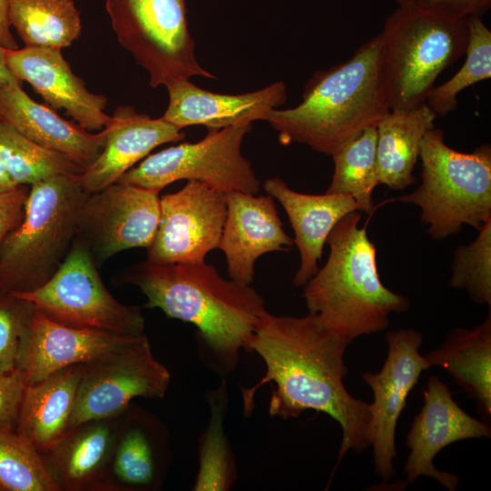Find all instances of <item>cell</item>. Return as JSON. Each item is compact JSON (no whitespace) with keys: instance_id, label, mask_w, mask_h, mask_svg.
Instances as JSON below:
<instances>
[{"instance_id":"6da1fadb","label":"cell","mask_w":491,"mask_h":491,"mask_svg":"<svg viewBox=\"0 0 491 491\" xmlns=\"http://www.w3.org/2000/svg\"><path fill=\"white\" fill-rule=\"evenodd\" d=\"M348 346L316 315L276 316L266 311L244 347L256 353L266 366L256 385L240 387L245 416L252 413L257 390L271 383V416L296 418L314 410L339 424L342 440L336 467L349 450H366L370 404L353 397L343 383L348 373L344 361Z\"/></svg>"},{"instance_id":"7a4b0ae2","label":"cell","mask_w":491,"mask_h":491,"mask_svg":"<svg viewBox=\"0 0 491 491\" xmlns=\"http://www.w3.org/2000/svg\"><path fill=\"white\" fill-rule=\"evenodd\" d=\"M124 280L145 296L147 308L190 323L197 329L198 353L221 378L237 366L239 353L267 311L250 285L225 279L205 261L155 264L145 260Z\"/></svg>"},{"instance_id":"3957f363","label":"cell","mask_w":491,"mask_h":491,"mask_svg":"<svg viewBox=\"0 0 491 491\" xmlns=\"http://www.w3.org/2000/svg\"><path fill=\"white\" fill-rule=\"evenodd\" d=\"M381 33L344 63L319 70L304 88L302 102L271 110L266 121L284 145L304 144L331 155L364 129L376 126L390 111L382 73Z\"/></svg>"},{"instance_id":"277c9868","label":"cell","mask_w":491,"mask_h":491,"mask_svg":"<svg viewBox=\"0 0 491 491\" xmlns=\"http://www.w3.org/2000/svg\"><path fill=\"white\" fill-rule=\"evenodd\" d=\"M361 215L343 217L329 234L327 261L304 286L308 314L317 316L332 333L349 345L357 337L386 329L391 313L409 308V299L385 286L376 264V249Z\"/></svg>"},{"instance_id":"5b68a950","label":"cell","mask_w":491,"mask_h":491,"mask_svg":"<svg viewBox=\"0 0 491 491\" xmlns=\"http://www.w3.org/2000/svg\"><path fill=\"white\" fill-rule=\"evenodd\" d=\"M79 177L58 175L31 185L23 221L0 249V291L35 290L58 269L76 236L80 211L90 195Z\"/></svg>"},{"instance_id":"8992f818","label":"cell","mask_w":491,"mask_h":491,"mask_svg":"<svg viewBox=\"0 0 491 491\" xmlns=\"http://www.w3.org/2000/svg\"><path fill=\"white\" fill-rule=\"evenodd\" d=\"M380 33L390 110L426 103L439 75L465 55L469 35L467 19L444 17L414 3L398 5Z\"/></svg>"},{"instance_id":"52a82bcc","label":"cell","mask_w":491,"mask_h":491,"mask_svg":"<svg viewBox=\"0 0 491 491\" xmlns=\"http://www.w3.org/2000/svg\"><path fill=\"white\" fill-rule=\"evenodd\" d=\"M421 185L397 198L420 208L434 239H445L464 225L478 230L491 219V147L483 144L465 153L449 147L445 134L429 129L422 141Z\"/></svg>"},{"instance_id":"ba28073f","label":"cell","mask_w":491,"mask_h":491,"mask_svg":"<svg viewBox=\"0 0 491 491\" xmlns=\"http://www.w3.org/2000/svg\"><path fill=\"white\" fill-rule=\"evenodd\" d=\"M105 8L117 41L147 71L152 87L217 78L196 60L185 0H106Z\"/></svg>"},{"instance_id":"9c48e42d","label":"cell","mask_w":491,"mask_h":491,"mask_svg":"<svg viewBox=\"0 0 491 491\" xmlns=\"http://www.w3.org/2000/svg\"><path fill=\"white\" fill-rule=\"evenodd\" d=\"M92 254L75 236L55 273L35 290L12 293L60 324L123 336L145 334L141 308L117 301L104 285Z\"/></svg>"},{"instance_id":"30bf717a","label":"cell","mask_w":491,"mask_h":491,"mask_svg":"<svg viewBox=\"0 0 491 491\" xmlns=\"http://www.w3.org/2000/svg\"><path fill=\"white\" fill-rule=\"evenodd\" d=\"M252 124L210 129L195 143H181L145 157L116 182L161 191L177 180L198 181L224 193L257 195L261 183L241 152Z\"/></svg>"},{"instance_id":"8fae6325","label":"cell","mask_w":491,"mask_h":491,"mask_svg":"<svg viewBox=\"0 0 491 491\" xmlns=\"http://www.w3.org/2000/svg\"><path fill=\"white\" fill-rule=\"evenodd\" d=\"M170 380L169 370L155 357L147 336H137L85 364L69 427L115 417L136 397L163 399Z\"/></svg>"},{"instance_id":"7c38bea8","label":"cell","mask_w":491,"mask_h":491,"mask_svg":"<svg viewBox=\"0 0 491 491\" xmlns=\"http://www.w3.org/2000/svg\"><path fill=\"white\" fill-rule=\"evenodd\" d=\"M160 215L159 191L115 182L88 195L80 211L76 237L95 264H102L126 249H147Z\"/></svg>"},{"instance_id":"4fadbf2b","label":"cell","mask_w":491,"mask_h":491,"mask_svg":"<svg viewBox=\"0 0 491 491\" xmlns=\"http://www.w3.org/2000/svg\"><path fill=\"white\" fill-rule=\"evenodd\" d=\"M386 341L388 353L381 370L362 375L374 394L367 439L373 448L375 472L384 481L396 475V428L406 398L423 371L431 367L419 353L423 335L417 330L403 327L389 331Z\"/></svg>"},{"instance_id":"5bb4252c","label":"cell","mask_w":491,"mask_h":491,"mask_svg":"<svg viewBox=\"0 0 491 491\" xmlns=\"http://www.w3.org/2000/svg\"><path fill=\"white\" fill-rule=\"evenodd\" d=\"M160 210L147 261L199 263L218 248L227 212L225 193L190 180L177 192L163 195Z\"/></svg>"},{"instance_id":"9a60e30c","label":"cell","mask_w":491,"mask_h":491,"mask_svg":"<svg viewBox=\"0 0 491 491\" xmlns=\"http://www.w3.org/2000/svg\"><path fill=\"white\" fill-rule=\"evenodd\" d=\"M490 426L465 412L453 399L446 384L432 376L424 391V405L406 435L410 449L404 472L408 482L431 476L449 491L456 489V475L438 470L435 456L446 446L470 438H489Z\"/></svg>"},{"instance_id":"2e32d148","label":"cell","mask_w":491,"mask_h":491,"mask_svg":"<svg viewBox=\"0 0 491 491\" xmlns=\"http://www.w3.org/2000/svg\"><path fill=\"white\" fill-rule=\"evenodd\" d=\"M171 462L166 426L132 402L116 416L104 491L161 490Z\"/></svg>"},{"instance_id":"e0dca14e","label":"cell","mask_w":491,"mask_h":491,"mask_svg":"<svg viewBox=\"0 0 491 491\" xmlns=\"http://www.w3.org/2000/svg\"><path fill=\"white\" fill-rule=\"evenodd\" d=\"M5 61L12 74L35 91L54 109H64L87 131H102L113 119L105 113L107 98L91 93L75 75L61 49L24 47L5 49Z\"/></svg>"},{"instance_id":"ac0fdd59","label":"cell","mask_w":491,"mask_h":491,"mask_svg":"<svg viewBox=\"0 0 491 491\" xmlns=\"http://www.w3.org/2000/svg\"><path fill=\"white\" fill-rule=\"evenodd\" d=\"M225 198L227 212L218 248L225 256L229 278L250 285L257 258L288 250L294 240L285 232L271 195L229 192Z\"/></svg>"},{"instance_id":"d6986e66","label":"cell","mask_w":491,"mask_h":491,"mask_svg":"<svg viewBox=\"0 0 491 491\" xmlns=\"http://www.w3.org/2000/svg\"><path fill=\"white\" fill-rule=\"evenodd\" d=\"M135 336L68 326L35 308L17 369L26 386L32 385L69 366L92 362Z\"/></svg>"},{"instance_id":"ffe728a7","label":"cell","mask_w":491,"mask_h":491,"mask_svg":"<svg viewBox=\"0 0 491 491\" xmlns=\"http://www.w3.org/2000/svg\"><path fill=\"white\" fill-rule=\"evenodd\" d=\"M105 129L102 151L79 177L83 189L88 194L115 183L156 146L185 137L181 128L163 117L151 118L128 105L115 110Z\"/></svg>"},{"instance_id":"44dd1931","label":"cell","mask_w":491,"mask_h":491,"mask_svg":"<svg viewBox=\"0 0 491 491\" xmlns=\"http://www.w3.org/2000/svg\"><path fill=\"white\" fill-rule=\"evenodd\" d=\"M169 104L162 116L179 128L202 125L222 129L242 123L266 120L268 113L286 101L284 82L246 94L225 95L199 88L189 79L167 87Z\"/></svg>"},{"instance_id":"7402d4cb","label":"cell","mask_w":491,"mask_h":491,"mask_svg":"<svg viewBox=\"0 0 491 491\" xmlns=\"http://www.w3.org/2000/svg\"><path fill=\"white\" fill-rule=\"evenodd\" d=\"M264 189L280 203L287 215L295 235L294 244L300 255V266L293 283L304 286L318 271L324 246L333 228L346 215L360 211L359 205L346 195L295 191L279 177L266 179Z\"/></svg>"},{"instance_id":"603a6c76","label":"cell","mask_w":491,"mask_h":491,"mask_svg":"<svg viewBox=\"0 0 491 491\" xmlns=\"http://www.w3.org/2000/svg\"><path fill=\"white\" fill-rule=\"evenodd\" d=\"M15 81L0 88L2 120L35 144L59 153L85 169L105 145V127L92 134L34 101ZM85 171V170H84Z\"/></svg>"},{"instance_id":"cb8c5ba5","label":"cell","mask_w":491,"mask_h":491,"mask_svg":"<svg viewBox=\"0 0 491 491\" xmlns=\"http://www.w3.org/2000/svg\"><path fill=\"white\" fill-rule=\"evenodd\" d=\"M116 416L69 427L59 442L42 455L59 491H104Z\"/></svg>"},{"instance_id":"d4e9b609","label":"cell","mask_w":491,"mask_h":491,"mask_svg":"<svg viewBox=\"0 0 491 491\" xmlns=\"http://www.w3.org/2000/svg\"><path fill=\"white\" fill-rule=\"evenodd\" d=\"M85 364L72 365L25 387L15 431L42 455L69 427Z\"/></svg>"},{"instance_id":"484cf974","label":"cell","mask_w":491,"mask_h":491,"mask_svg":"<svg viewBox=\"0 0 491 491\" xmlns=\"http://www.w3.org/2000/svg\"><path fill=\"white\" fill-rule=\"evenodd\" d=\"M430 366L443 367L473 398L485 418L491 416V309L473 328L456 327L443 345L425 356Z\"/></svg>"},{"instance_id":"4316f807","label":"cell","mask_w":491,"mask_h":491,"mask_svg":"<svg viewBox=\"0 0 491 491\" xmlns=\"http://www.w3.org/2000/svg\"><path fill=\"white\" fill-rule=\"evenodd\" d=\"M436 115L426 104L392 109L376 125L379 184L403 190L416 182L413 170L426 133L435 127Z\"/></svg>"},{"instance_id":"83f0119b","label":"cell","mask_w":491,"mask_h":491,"mask_svg":"<svg viewBox=\"0 0 491 491\" xmlns=\"http://www.w3.org/2000/svg\"><path fill=\"white\" fill-rule=\"evenodd\" d=\"M9 22L25 47H68L81 34L73 0H8Z\"/></svg>"},{"instance_id":"f1b7e54d","label":"cell","mask_w":491,"mask_h":491,"mask_svg":"<svg viewBox=\"0 0 491 491\" xmlns=\"http://www.w3.org/2000/svg\"><path fill=\"white\" fill-rule=\"evenodd\" d=\"M209 420L198 446V468L194 491H227L237 479V468L231 444L225 432L228 406L225 378L219 386L206 393Z\"/></svg>"},{"instance_id":"f546056e","label":"cell","mask_w":491,"mask_h":491,"mask_svg":"<svg viewBox=\"0 0 491 491\" xmlns=\"http://www.w3.org/2000/svg\"><path fill=\"white\" fill-rule=\"evenodd\" d=\"M334 172L326 193L351 196L360 211L374 209L373 191L379 184L376 162V126L352 137L331 154Z\"/></svg>"},{"instance_id":"4dcf8cb0","label":"cell","mask_w":491,"mask_h":491,"mask_svg":"<svg viewBox=\"0 0 491 491\" xmlns=\"http://www.w3.org/2000/svg\"><path fill=\"white\" fill-rule=\"evenodd\" d=\"M0 158L18 185H32L58 175L80 176L85 170L63 155L31 141L3 120Z\"/></svg>"},{"instance_id":"1f68e13d","label":"cell","mask_w":491,"mask_h":491,"mask_svg":"<svg viewBox=\"0 0 491 491\" xmlns=\"http://www.w3.org/2000/svg\"><path fill=\"white\" fill-rule=\"evenodd\" d=\"M468 21V42L466 61L460 70L444 84L434 86L426 104L439 116L457 107V95L468 86L491 77V31L481 16L472 15Z\"/></svg>"},{"instance_id":"d6a6232c","label":"cell","mask_w":491,"mask_h":491,"mask_svg":"<svg viewBox=\"0 0 491 491\" xmlns=\"http://www.w3.org/2000/svg\"><path fill=\"white\" fill-rule=\"evenodd\" d=\"M0 491H59L42 454L15 430L0 427Z\"/></svg>"},{"instance_id":"836d02e7","label":"cell","mask_w":491,"mask_h":491,"mask_svg":"<svg viewBox=\"0 0 491 491\" xmlns=\"http://www.w3.org/2000/svg\"><path fill=\"white\" fill-rule=\"evenodd\" d=\"M477 231L473 242L455 249L449 284L476 304L491 306V219Z\"/></svg>"},{"instance_id":"e575fe53","label":"cell","mask_w":491,"mask_h":491,"mask_svg":"<svg viewBox=\"0 0 491 491\" xmlns=\"http://www.w3.org/2000/svg\"><path fill=\"white\" fill-rule=\"evenodd\" d=\"M35 306L12 293L0 291V372L17 368Z\"/></svg>"},{"instance_id":"d590c367","label":"cell","mask_w":491,"mask_h":491,"mask_svg":"<svg viewBox=\"0 0 491 491\" xmlns=\"http://www.w3.org/2000/svg\"><path fill=\"white\" fill-rule=\"evenodd\" d=\"M25 386L19 369L0 372V427L15 430Z\"/></svg>"},{"instance_id":"8d00e7d4","label":"cell","mask_w":491,"mask_h":491,"mask_svg":"<svg viewBox=\"0 0 491 491\" xmlns=\"http://www.w3.org/2000/svg\"><path fill=\"white\" fill-rule=\"evenodd\" d=\"M29 188L18 185L0 192V249L6 236L23 221Z\"/></svg>"},{"instance_id":"74e56055","label":"cell","mask_w":491,"mask_h":491,"mask_svg":"<svg viewBox=\"0 0 491 491\" xmlns=\"http://www.w3.org/2000/svg\"><path fill=\"white\" fill-rule=\"evenodd\" d=\"M413 3L424 10L451 19L482 16L491 5V0H415Z\"/></svg>"},{"instance_id":"f35d334b","label":"cell","mask_w":491,"mask_h":491,"mask_svg":"<svg viewBox=\"0 0 491 491\" xmlns=\"http://www.w3.org/2000/svg\"><path fill=\"white\" fill-rule=\"evenodd\" d=\"M8 0H0V45L5 49H18V45L10 31Z\"/></svg>"},{"instance_id":"ab89813d","label":"cell","mask_w":491,"mask_h":491,"mask_svg":"<svg viewBox=\"0 0 491 491\" xmlns=\"http://www.w3.org/2000/svg\"><path fill=\"white\" fill-rule=\"evenodd\" d=\"M15 81L20 80H18L8 68L5 61V48L0 45V88Z\"/></svg>"},{"instance_id":"60d3db41","label":"cell","mask_w":491,"mask_h":491,"mask_svg":"<svg viewBox=\"0 0 491 491\" xmlns=\"http://www.w3.org/2000/svg\"><path fill=\"white\" fill-rule=\"evenodd\" d=\"M18 186L9 175L3 161L0 158V192L12 190Z\"/></svg>"},{"instance_id":"b9f144b4","label":"cell","mask_w":491,"mask_h":491,"mask_svg":"<svg viewBox=\"0 0 491 491\" xmlns=\"http://www.w3.org/2000/svg\"><path fill=\"white\" fill-rule=\"evenodd\" d=\"M397 5H405V4H408V3H413L415 0H396Z\"/></svg>"},{"instance_id":"7bdbcfd3","label":"cell","mask_w":491,"mask_h":491,"mask_svg":"<svg viewBox=\"0 0 491 491\" xmlns=\"http://www.w3.org/2000/svg\"><path fill=\"white\" fill-rule=\"evenodd\" d=\"M2 120V114H1V109H0V121Z\"/></svg>"}]
</instances>
